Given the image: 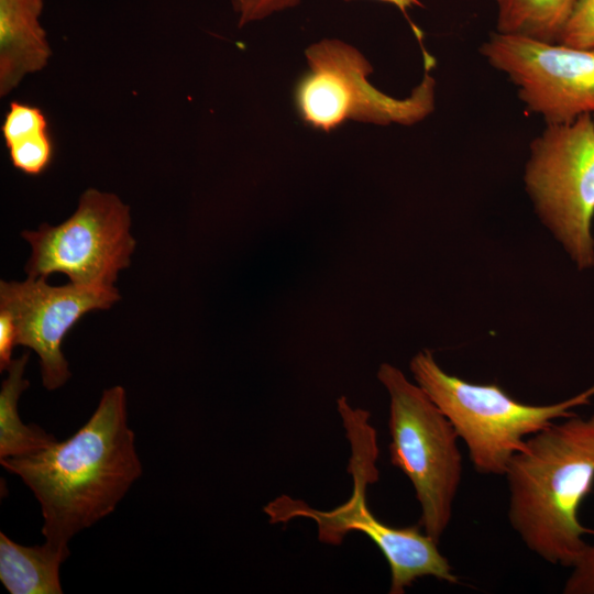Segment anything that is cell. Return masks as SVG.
<instances>
[{
	"label": "cell",
	"mask_w": 594,
	"mask_h": 594,
	"mask_svg": "<svg viewBox=\"0 0 594 594\" xmlns=\"http://www.w3.org/2000/svg\"><path fill=\"white\" fill-rule=\"evenodd\" d=\"M29 353L12 360L0 391V459L35 454L56 439L36 425H24L18 400L30 383L24 378Z\"/></svg>",
	"instance_id": "4fadbf2b"
},
{
	"label": "cell",
	"mask_w": 594,
	"mask_h": 594,
	"mask_svg": "<svg viewBox=\"0 0 594 594\" xmlns=\"http://www.w3.org/2000/svg\"><path fill=\"white\" fill-rule=\"evenodd\" d=\"M562 588L563 594H594V544H588L571 568Z\"/></svg>",
	"instance_id": "ac0fdd59"
},
{
	"label": "cell",
	"mask_w": 594,
	"mask_h": 594,
	"mask_svg": "<svg viewBox=\"0 0 594 594\" xmlns=\"http://www.w3.org/2000/svg\"><path fill=\"white\" fill-rule=\"evenodd\" d=\"M526 190L542 222L579 268L594 264V120L591 113L547 124L530 143Z\"/></svg>",
	"instance_id": "8992f818"
},
{
	"label": "cell",
	"mask_w": 594,
	"mask_h": 594,
	"mask_svg": "<svg viewBox=\"0 0 594 594\" xmlns=\"http://www.w3.org/2000/svg\"><path fill=\"white\" fill-rule=\"evenodd\" d=\"M120 299L116 287L90 288L74 285L51 286L46 278L0 282V308L13 316L18 344L40 358L43 385L48 391L62 387L70 377L62 352L67 332L87 312L108 309Z\"/></svg>",
	"instance_id": "30bf717a"
},
{
	"label": "cell",
	"mask_w": 594,
	"mask_h": 594,
	"mask_svg": "<svg viewBox=\"0 0 594 594\" xmlns=\"http://www.w3.org/2000/svg\"><path fill=\"white\" fill-rule=\"evenodd\" d=\"M307 70L297 79L293 98L296 112L308 127L330 132L346 121L377 125H413L435 110L436 80L425 62L420 84L406 98L392 97L370 81L372 64L351 44L322 38L305 50Z\"/></svg>",
	"instance_id": "5b68a950"
},
{
	"label": "cell",
	"mask_w": 594,
	"mask_h": 594,
	"mask_svg": "<svg viewBox=\"0 0 594 594\" xmlns=\"http://www.w3.org/2000/svg\"><path fill=\"white\" fill-rule=\"evenodd\" d=\"M0 463L33 492L45 541L69 550V540L110 515L142 474L124 388L105 389L90 418L69 438Z\"/></svg>",
	"instance_id": "6da1fadb"
},
{
	"label": "cell",
	"mask_w": 594,
	"mask_h": 594,
	"mask_svg": "<svg viewBox=\"0 0 594 594\" xmlns=\"http://www.w3.org/2000/svg\"><path fill=\"white\" fill-rule=\"evenodd\" d=\"M18 345L16 323L11 312L0 308V371H7L12 362V350Z\"/></svg>",
	"instance_id": "d6986e66"
},
{
	"label": "cell",
	"mask_w": 594,
	"mask_h": 594,
	"mask_svg": "<svg viewBox=\"0 0 594 594\" xmlns=\"http://www.w3.org/2000/svg\"><path fill=\"white\" fill-rule=\"evenodd\" d=\"M480 51L491 66L508 76L526 108L547 124L570 123L594 112V48L495 32Z\"/></svg>",
	"instance_id": "9c48e42d"
},
{
	"label": "cell",
	"mask_w": 594,
	"mask_h": 594,
	"mask_svg": "<svg viewBox=\"0 0 594 594\" xmlns=\"http://www.w3.org/2000/svg\"><path fill=\"white\" fill-rule=\"evenodd\" d=\"M130 226V208L118 196L95 188L85 190L67 220L22 232L31 246L24 267L28 277L62 273L81 287H114L135 248Z\"/></svg>",
	"instance_id": "ba28073f"
},
{
	"label": "cell",
	"mask_w": 594,
	"mask_h": 594,
	"mask_svg": "<svg viewBox=\"0 0 594 594\" xmlns=\"http://www.w3.org/2000/svg\"><path fill=\"white\" fill-rule=\"evenodd\" d=\"M44 0H0V96L42 70L52 51L41 25Z\"/></svg>",
	"instance_id": "8fae6325"
},
{
	"label": "cell",
	"mask_w": 594,
	"mask_h": 594,
	"mask_svg": "<svg viewBox=\"0 0 594 594\" xmlns=\"http://www.w3.org/2000/svg\"><path fill=\"white\" fill-rule=\"evenodd\" d=\"M300 2L301 0H232V7L238 16V25L243 28L274 13L295 8Z\"/></svg>",
	"instance_id": "e0dca14e"
},
{
	"label": "cell",
	"mask_w": 594,
	"mask_h": 594,
	"mask_svg": "<svg viewBox=\"0 0 594 594\" xmlns=\"http://www.w3.org/2000/svg\"><path fill=\"white\" fill-rule=\"evenodd\" d=\"M417 384L426 392L465 443L474 470L504 476L512 458L527 438L552 421L588 405L594 385L565 400L530 405L516 400L497 384H475L444 372L429 350L410 361Z\"/></svg>",
	"instance_id": "3957f363"
},
{
	"label": "cell",
	"mask_w": 594,
	"mask_h": 594,
	"mask_svg": "<svg viewBox=\"0 0 594 594\" xmlns=\"http://www.w3.org/2000/svg\"><path fill=\"white\" fill-rule=\"evenodd\" d=\"M377 378L389 394L391 462L415 488L421 510L418 525L439 542L461 483L460 438L426 392L397 367L382 364Z\"/></svg>",
	"instance_id": "277c9868"
},
{
	"label": "cell",
	"mask_w": 594,
	"mask_h": 594,
	"mask_svg": "<svg viewBox=\"0 0 594 594\" xmlns=\"http://www.w3.org/2000/svg\"><path fill=\"white\" fill-rule=\"evenodd\" d=\"M2 134L10 161L16 169L36 176L51 164L53 144L41 109L11 102L2 124Z\"/></svg>",
	"instance_id": "5bb4252c"
},
{
	"label": "cell",
	"mask_w": 594,
	"mask_h": 594,
	"mask_svg": "<svg viewBox=\"0 0 594 594\" xmlns=\"http://www.w3.org/2000/svg\"><path fill=\"white\" fill-rule=\"evenodd\" d=\"M558 43L581 50L594 48V0H578Z\"/></svg>",
	"instance_id": "2e32d148"
},
{
	"label": "cell",
	"mask_w": 594,
	"mask_h": 594,
	"mask_svg": "<svg viewBox=\"0 0 594 594\" xmlns=\"http://www.w3.org/2000/svg\"><path fill=\"white\" fill-rule=\"evenodd\" d=\"M344 426L352 443L350 472L353 488L350 498L326 512L312 509L301 501L282 495L264 507L271 522H286L296 517L316 521L319 540L340 544L350 531L366 535L385 557L391 575L406 580L418 574L428 563L431 541L419 525L392 527L378 520L366 502V487L378 479L376 432L369 425V413L351 409L345 398L338 400Z\"/></svg>",
	"instance_id": "52a82bcc"
},
{
	"label": "cell",
	"mask_w": 594,
	"mask_h": 594,
	"mask_svg": "<svg viewBox=\"0 0 594 594\" xmlns=\"http://www.w3.org/2000/svg\"><path fill=\"white\" fill-rule=\"evenodd\" d=\"M508 521L524 544L553 565L572 568L593 529L579 510L594 485V415L552 421L527 438L505 472Z\"/></svg>",
	"instance_id": "7a4b0ae2"
},
{
	"label": "cell",
	"mask_w": 594,
	"mask_h": 594,
	"mask_svg": "<svg viewBox=\"0 0 594 594\" xmlns=\"http://www.w3.org/2000/svg\"><path fill=\"white\" fill-rule=\"evenodd\" d=\"M498 33L558 43L578 0H494Z\"/></svg>",
	"instance_id": "9a60e30c"
},
{
	"label": "cell",
	"mask_w": 594,
	"mask_h": 594,
	"mask_svg": "<svg viewBox=\"0 0 594 594\" xmlns=\"http://www.w3.org/2000/svg\"><path fill=\"white\" fill-rule=\"evenodd\" d=\"M70 551L44 542L23 546L0 532V581L11 594H62L61 565Z\"/></svg>",
	"instance_id": "7c38bea8"
},
{
	"label": "cell",
	"mask_w": 594,
	"mask_h": 594,
	"mask_svg": "<svg viewBox=\"0 0 594 594\" xmlns=\"http://www.w3.org/2000/svg\"><path fill=\"white\" fill-rule=\"evenodd\" d=\"M343 1H355V0H343ZM376 1L388 3L397 8L402 12V14L407 19V21L410 23V26L413 28V31L416 34L417 38L421 41L422 38L421 31L414 23H411L408 16L409 9L415 8V7H422V3L420 2V0H376Z\"/></svg>",
	"instance_id": "ffe728a7"
}]
</instances>
